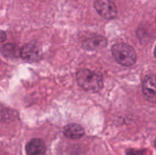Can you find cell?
I'll list each match as a JSON object with an SVG mask.
<instances>
[{
  "mask_svg": "<svg viewBox=\"0 0 156 155\" xmlns=\"http://www.w3.org/2000/svg\"><path fill=\"white\" fill-rule=\"evenodd\" d=\"M76 81L81 88L90 92H98L103 88L101 76L88 68H82L77 71Z\"/></svg>",
  "mask_w": 156,
  "mask_h": 155,
  "instance_id": "1",
  "label": "cell"
},
{
  "mask_svg": "<svg viewBox=\"0 0 156 155\" xmlns=\"http://www.w3.org/2000/svg\"><path fill=\"white\" fill-rule=\"evenodd\" d=\"M111 53L115 60L123 66H131L136 61V53L128 44L117 43L111 48Z\"/></svg>",
  "mask_w": 156,
  "mask_h": 155,
  "instance_id": "2",
  "label": "cell"
},
{
  "mask_svg": "<svg viewBox=\"0 0 156 155\" xmlns=\"http://www.w3.org/2000/svg\"><path fill=\"white\" fill-rule=\"evenodd\" d=\"M94 9L101 16L106 19H113L117 17V7L111 0H96Z\"/></svg>",
  "mask_w": 156,
  "mask_h": 155,
  "instance_id": "3",
  "label": "cell"
},
{
  "mask_svg": "<svg viewBox=\"0 0 156 155\" xmlns=\"http://www.w3.org/2000/svg\"><path fill=\"white\" fill-rule=\"evenodd\" d=\"M20 56L24 60L34 62L40 60L42 56L41 50L36 43H28L22 46L20 50Z\"/></svg>",
  "mask_w": 156,
  "mask_h": 155,
  "instance_id": "4",
  "label": "cell"
},
{
  "mask_svg": "<svg viewBox=\"0 0 156 155\" xmlns=\"http://www.w3.org/2000/svg\"><path fill=\"white\" fill-rule=\"evenodd\" d=\"M143 94L149 102L156 103V77L147 75L143 81Z\"/></svg>",
  "mask_w": 156,
  "mask_h": 155,
  "instance_id": "5",
  "label": "cell"
},
{
  "mask_svg": "<svg viewBox=\"0 0 156 155\" xmlns=\"http://www.w3.org/2000/svg\"><path fill=\"white\" fill-rule=\"evenodd\" d=\"M27 155H45L47 147L44 141L40 138H33L26 144Z\"/></svg>",
  "mask_w": 156,
  "mask_h": 155,
  "instance_id": "6",
  "label": "cell"
},
{
  "mask_svg": "<svg viewBox=\"0 0 156 155\" xmlns=\"http://www.w3.org/2000/svg\"><path fill=\"white\" fill-rule=\"evenodd\" d=\"M63 134L69 139H79L85 135V130L79 124H69L64 127Z\"/></svg>",
  "mask_w": 156,
  "mask_h": 155,
  "instance_id": "7",
  "label": "cell"
},
{
  "mask_svg": "<svg viewBox=\"0 0 156 155\" xmlns=\"http://www.w3.org/2000/svg\"><path fill=\"white\" fill-rule=\"evenodd\" d=\"M107 40L101 36H91L84 42V47L88 50H97L99 48H104L106 46Z\"/></svg>",
  "mask_w": 156,
  "mask_h": 155,
  "instance_id": "8",
  "label": "cell"
},
{
  "mask_svg": "<svg viewBox=\"0 0 156 155\" xmlns=\"http://www.w3.org/2000/svg\"><path fill=\"white\" fill-rule=\"evenodd\" d=\"M2 53L5 55V56H9V54L11 55V56H14V55L17 53L16 46H14L12 44L5 45L4 46L2 47Z\"/></svg>",
  "mask_w": 156,
  "mask_h": 155,
  "instance_id": "9",
  "label": "cell"
},
{
  "mask_svg": "<svg viewBox=\"0 0 156 155\" xmlns=\"http://www.w3.org/2000/svg\"><path fill=\"white\" fill-rule=\"evenodd\" d=\"M145 150H137L133 149H129L126 150L127 155H145Z\"/></svg>",
  "mask_w": 156,
  "mask_h": 155,
  "instance_id": "10",
  "label": "cell"
},
{
  "mask_svg": "<svg viewBox=\"0 0 156 155\" xmlns=\"http://www.w3.org/2000/svg\"><path fill=\"white\" fill-rule=\"evenodd\" d=\"M154 56H155V57L156 58V46H155V50H154Z\"/></svg>",
  "mask_w": 156,
  "mask_h": 155,
  "instance_id": "11",
  "label": "cell"
},
{
  "mask_svg": "<svg viewBox=\"0 0 156 155\" xmlns=\"http://www.w3.org/2000/svg\"><path fill=\"white\" fill-rule=\"evenodd\" d=\"M155 148H156V139H155Z\"/></svg>",
  "mask_w": 156,
  "mask_h": 155,
  "instance_id": "12",
  "label": "cell"
}]
</instances>
